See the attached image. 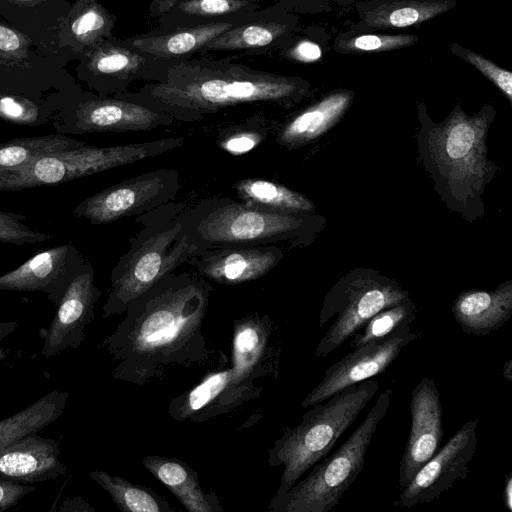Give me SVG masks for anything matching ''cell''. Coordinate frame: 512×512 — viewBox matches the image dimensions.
I'll use <instances>...</instances> for the list:
<instances>
[{
  "mask_svg": "<svg viewBox=\"0 0 512 512\" xmlns=\"http://www.w3.org/2000/svg\"><path fill=\"white\" fill-rule=\"evenodd\" d=\"M212 290L198 274L172 272L135 298L100 343L118 361L112 376L142 386L171 367L208 360L211 351L202 327Z\"/></svg>",
  "mask_w": 512,
  "mask_h": 512,
  "instance_id": "1",
  "label": "cell"
},
{
  "mask_svg": "<svg viewBox=\"0 0 512 512\" xmlns=\"http://www.w3.org/2000/svg\"><path fill=\"white\" fill-rule=\"evenodd\" d=\"M309 93L299 77L258 71L231 63L183 61L165 68L138 94L162 105L181 122L202 120L221 109L248 103L289 108Z\"/></svg>",
  "mask_w": 512,
  "mask_h": 512,
  "instance_id": "2",
  "label": "cell"
},
{
  "mask_svg": "<svg viewBox=\"0 0 512 512\" xmlns=\"http://www.w3.org/2000/svg\"><path fill=\"white\" fill-rule=\"evenodd\" d=\"M188 205L171 201L136 216L139 230L111 270L103 318L123 314L135 298L200 252L186 227Z\"/></svg>",
  "mask_w": 512,
  "mask_h": 512,
  "instance_id": "3",
  "label": "cell"
},
{
  "mask_svg": "<svg viewBox=\"0 0 512 512\" xmlns=\"http://www.w3.org/2000/svg\"><path fill=\"white\" fill-rule=\"evenodd\" d=\"M187 230L200 252L215 248L301 244L314 228L308 213H286L218 196L188 205Z\"/></svg>",
  "mask_w": 512,
  "mask_h": 512,
  "instance_id": "4",
  "label": "cell"
},
{
  "mask_svg": "<svg viewBox=\"0 0 512 512\" xmlns=\"http://www.w3.org/2000/svg\"><path fill=\"white\" fill-rule=\"evenodd\" d=\"M377 391L378 383L372 379L351 385L311 406L298 425L284 429L268 451L269 466H284L276 497L284 495L329 454Z\"/></svg>",
  "mask_w": 512,
  "mask_h": 512,
  "instance_id": "5",
  "label": "cell"
},
{
  "mask_svg": "<svg viewBox=\"0 0 512 512\" xmlns=\"http://www.w3.org/2000/svg\"><path fill=\"white\" fill-rule=\"evenodd\" d=\"M391 390L381 392L366 417L331 455L316 463L284 495L274 496L270 512H328L339 504L364 467L372 438L390 406Z\"/></svg>",
  "mask_w": 512,
  "mask_h": 512,
  "instance_id": "6",
  "label": "cell"
},
{
  "mask_svg": "<svg viewBox=\"0 0 512 512\" xmlns=\"http://www.w3.org/2000/svg\"><path fill=\"white\" fill-rule=\"evenodd\" d=\"M494 114L491 105L473 116L456 106L426 136L433 170L460 201L474 196L495 173L496 166L488 160L486 149L487 129Z\"/></svg>",
  "mask_w": 512,
  "mask_h": 512,
  "instance_id": "7",
  "label": "cell"
},
{
  "mask_svg": "<svg viewBox=\"0 0 512 512\" xmlns=\"http://www.w3.org/2000/svg\"><path fill=\"white\" fill-rule=\"evenodd\" d=\"M184 144V139L162 138L140 143L97 147L83 144L33 158L0 171V192L60 184L106 170L155 158Z\"/></svg>",
  "mask_w": 512,
  "mask_h": 512,
  "instance_id": "8",
  "label": "cell"
},
{
  "mask_svg": "<svg viewBox=\"0 0 512 512\" xmlns=\"http://www.w3.org/2000/svg\"><path fill=\"white\" fill-rule=\"evenodd\" d=\"M409 298L393 280L376 274H356L339 281L326 295L319 315L323 326L336 316L319 341L315 355L328 356L359 331L375 314Z\"/></svg>",
  "mask_w": 512,
  "mask_h": 512,
  "instance_id": "9",
  "label": "cell"
},
{
  "mask_svg": "<svg viewBox=\"0 0 512 512\" xmlns=\"http://www.w3.org/2000/svg\"><path fill=\"white\" fill-rule=\"evenodd\" d=\"M57 133L82 135L103 132H143L169 126L175 117L162 105L138 93L115 97H86L52 117Z\"/></svg>",
  "mask_w": 512,
  "mask_h": 512,
  "instance_id": "10",
  "label": "cell"
},
{
  "mask_svg": "<svg viewBox=\"0 0 512 512\" xmlns=\"http://www.w3.org/2000/svg\"><path fill=\"white\" fill-rule=\"evenodd\" d=\"M181 188L178 170H151L89 196L73 209L72 214L93 225L108 224L174 201Z\"/></svg>",
  "mask_w": 512,
  "mask_h": 512,
  "instance_id": "11",
  "label": "cell"
},
{
  "mask_svg": "<svg viewBox=\"0 0 512 512\" xmlns=\"http://www.w3.org/2000/svg\"><path fill=\"white\" fill-rule=\"evenodd\" d=\"M478 419L463 424L414 475L402 489L398 504L413 507L429 503L450 490L458 480H465L476 446Z\"/></svg>",
  "mask_w": 512,
  "mask_h": 512,
  "instance_id": "12",
  "label": "cell"
},
{
  "mask_svg": "<svg viewBox=\"0 0 512 512\" xmlns=\"http://www.w3.org/2000/svg\"><path fill=\"white\" fill-rule=\"evenodd\" d=\"M417 337L410 328H406L389 338L355 348L326 369L323 379L303 399L302 406L309 408L351 385L383 374L402 349Z\"/></svg>",
  "mask_w": 512,
  "mask_h": 512,
  "instance_id": "13",
  "label": "cell"
},
{
  "mask_svg": "<svg viewBox=\"0 0 512 512\" xmlns=\"http://www.w3.org/2000/svg\"><path fill=\"white\" fill-rule=\"evenodd\" d=\"M87 262L73 243L41 250L17 268L0 275V291L42 292L57 306L70 282Z\"/></svg>",
  "mask_w": 512,
  "mask_h": 512,
  "instance_id": "14",
  "label": "cell"
},
{
  "mask_svg": "<svg viewBox=\"0 0 512 512\" xmlns=\"http://www.w3.org/2000/svg\"><path fill=\"white\" fill-rule=\"evenodd\" d=\"M102 290L95 284V269L88 260L70 282L44 334L41 349L49 358L68 348L77 349L85 340V328L95 317Z\"/></svg>",
  "mask_w": 512,
  "mask_h": 512,
  "instance_id": "15",
  "label": "cell"
},
{
  "mask_svg": "<svg viewBox=\"0 0 512 512\" xmlns=\"http://www.w3.org/2000/svg\"><path fill=\"white\" fill-rule=\"evenodd\" d=\"M410 415L409 436L399 467L398 483L401 490L435 455L443 438V408L440 392L432 378H422L412 389Z\"/></svg>",
  "mask_w": 512,
  "mask_h": 512,
  "instance_id": "16",
  "label": "cell"
},
{
  "mask_svg": "<svg viewBox=\"0 0 512 512\" xmlns=\"http://www.w3.org/2000/svg\"><path fill=\"white\" fill-rule=\"evenodd\" d=\"M278 245H261L203 250L186 263L209 282L239 285L268 274L282 260Z\"/></svg>",
  "mask_w": 512,
  "mask_h": 512,
  "instance_id": "17",
  "label": "cell"
},
{
  "mask_svg": "<svg viewBox=\"0 0 512 512\" xmlns=\"http://www.w3.org/2000/svg\"><path fill=\"white\" fill-rule=\"evenodd\" d=\"M56 439L32 433L0 448V474L19 484L54 480L66 474Z\"/></svg>",
  "mask_w": 512,
  "mask_h": 512,
  "instance_id": "18",
  "label": "cell"
},
{
  "mask_svg": "<svg viewBox=\"0 0 512 512\" xmlns=\"http://www.w3.org/2000/svg\"><path fill=\"white\" fill-rule=\"evenodd\" d=\"M457 4V0H368L357 3L359 22L351 31L388 30L422 24Z\"/></svg>",
  "mask_w": 512,
  "mask_h": 512,
  "instance_id": "19",
  "label": "cell"
},
{
  "mask_svg": "<svg viewBox=\"0 0 512 512\" xmlns=\"http://www.w3.org/2000/svg\"><path fill=\"white\" fill-rule=\"evenodd\" d=\"M452 314L468 335L486 336L500 329L512 316V282L492 291L461 292L452 304Z\"/></svg>",
  "mask_w": 512,
  "mask_h": 512,
  "instance_id": "20",
  "label": "cell"
},
{
  "mask_svg": "<svg viewBox=\"0 0 512 512\" xmlns=\"http://www.w3.org/2000/svg\"><path fill=\"white\" fill-rule=\"evenodd\" d=\"M353 98L354 92L347 89L327 94L286 122L277 132L276 143L292 149L316 140L341 119Z\"/></svg>",
  "mask_w": 512,
  "mask_h": 512,
  "instance_id": "21",
  "label": "cell"
},
{
  "mask_svg": "<svg viewBox=\"0 0 512 512\" xmlns=\"http://www.w3.org/2000/svg\"><path fill=\"white\" fill-rule=\"evenodd\" d=\"M143 466L161 482L189 512H224L214 492L202 490L197 471L176 458L146 455Z\"/></svg>",
  "mask_w": 512,
  "mask_h": 512,
  "instance_id": "22",
  "label": "cell"
},
{
  "mask_svg": "<svg viewBox=\"0 0 512 512\" xmlns=\"http://www.w3.org/2000/svg\"><path fill=\"white\" fill-rule=\"evenodd\" d=\"M230 22H211L179 29L177 31L150 37H139L128 41V47L153 58H175L188 55L228 31Z\"/></svg>",
  "mask_w": 512,
  "mask_h": 512,
  "instance_id": "23",
  "label": "cell"
},
{
  "mask_svg": "<svg viewBox=\"0 0 512 512\" xmlns=\"http://www.w3.org/2000/svg\"><path fill=\"white\" fill-rule=\"evenodd\" d=\"M68 397L67 391L54 390L21 411L1 419L0 448L55 422L63 414Z\"/></svg>",
  "mask_w": 512,
  "mask_h": 512,
  "instance_id": "24",
  "label": "cell"
},
{
  "mask_svg": "<svg viewBox=\"0 0 512 512\" xmlns=\"http://www.w3.org/2000/svg\"><path fill=\"white\" fill-rule=\"evenodd\" d=\"M232 189L240 202L286 213H312L314 203L305 195L264 178H244Z\"/></svg>",
  "mask_w": 512,
  "mask_h": 512,
  "instance_id": "25",
  "label": "cell"
},
{
  "mask_svg": "<svg viewBox=\"0 0 512 512\" xmlns=\"http://www.w3.org/2000/svg\"><path fill=\"white\" fill-rule=\"evenodd\" d=\"M89 476L112 498L123 512H174L171 505L149 487L136 485L102 470H93Z\"/></svg>",
  "mask_w": 512,
  "mask_h": 512,
  "instance_id": "26",
  "label": "cell"
},
{
  "mask_svg": "<svg viewBox=\"0 0 512 512\" xmlns=\"http://www.w3.org/2000/svg\"><path fill=\"white\" fill-rule=\"evenodd\" d=\"M81 140L56 133L37 137L15 138L0 144V171L25 164L38 156L78 147Z\"/></svg>",
  "mask_w": 512,
  "mask_h": 512,
  "instance_id": "27",
  "label": "cell"
},
{
  "mask_svg": "<svg viewBox=\"0 0 512 512\" xmlns=\"http://www.w3.org/2000/svg\"><path fill=\"white\" fill-rule=\"evenodd\" d=\"M415 318L416 305L410 298H407L403 302L375 314L359 331L353 334L350 345L355 349L371 341L389 338L403 329L410 328Z\"/></svg>",
  "mask_w": 512,
  "mask_h": 512,
  "instance_id": "28",
  "label": "cell"
},
{
  "mask_svg": "<svg viewBox=\"0 0 512 512\" xmlns=\"http://www.w3.org/2000/svg\"><path fill=\"white\" fill-rule=\"evenodd\" d=\"M148 56L130 47L110 46L95 55L93 66L98 74L115 78L121 93L127 83L142 76Z\"/></svg>",
  "mask_w": 512,
  "mask_h": 512,
  "instance_id": "29",
  "label": "cell"
},
{
  "mask_svg": "<svg viewBox=\"0 0 512 512\" xmlns=\"http://www.w3.org/2000/svg\"><path fill=\"white\" fill-rule=\"evenodd\" d=\"M288 26L277 22H255L231 28L209 41V50H241L269 45L287 32Z\"/></svg>",
  "mask_w": 512,
  "mask_h": 512,
  "instance_id": "30",
  "label": "cell"
},
{
  "mask_svg": "<svg viewBox=\"0 0 512 512\" xmlns=\"http://www.w3.org/2000/svg\"><path fill=\"white\" fill-rule=\"evenodd\" d=\"M412 34H381L348 31L336 37L333 49L339 54L382 53L408 48L417 43Z\"/></svg>",
  "mask_w": 512,
  "mask_h": 512,
  "instance_id": "31",
  "label": "cell"
},
{
  "mask_svg": "<svg viewBox=\"0 0 512 512\" xmlns=\"http://www.w3.org/2000/svg\"><path fill=\"white\" fill-rule=\"evenodd\" d=\"M52 112L35 102L11 95L0 96V119L25 126L44 125L52 120Z\"/></svg>",
  "mask_w": 512,
  "mask_h": 512,
  "instance_id": "32",
  "label": "cell"
},
{
  "mask_svg": "<svg viewBox=\"0 0 512 512\" xmlns=\"http://www.w3.org/2000/svg\"><path fill=\"white\" fill-rule=\"evenodd\" d=\"M449 50L474 66L506 96L510 103H512V73L509 70L498 66L485 56L463 47L458 43H451Z\"/></svg>",
  "mask_w": 512,
  "mask_h": 512,
  "instance_id": "33",
  "label": "cell"
},
{
  "mask_svg": "<svg viewBox=\"0 0 512 512\" xmlns=\"http://www.w3.org/2000/svg\"><path fill=\"white\" fill-rule=\"evenodd\" d=\"M268 130L264 124H244L226 129L218 139L220 149L232 155L245 154L267 138Z\"/></svg>",
  "mask_w": 512,
  "mask_h": 512,
  "instance_id": "34",
  "label": "cell"
},
{
  "mask_svg": "<svg viewBox=\"0 0 512 512\" xmlns=\"http://www.w3.org/2000/svg\"><path fill=\"white\" fill-rule=\"evenodd\" d=\"M24 219L25 216L22 214L0 211V242L21 246L44 242L51 238L50 235L24 224Z\"/></svg>",
  "mask_w": 512,
  "mask_h": 512,
  "instance_id": "35",
  "label": "cell"
},
{
  "mask_svg": "<svg viewBox=\"0 0 512 512\" xmlns=\"http://www.w3.org/2000/svg\"><path fill=\"white\" fill-rule=\"evenodd\" d=\"M247 5L243 0H188L182 2L180 10L188 15L220 16L243 9Z\"/></svg>",
  "mask_w": 512,
  "mask_h": 512,
  "instance_id": "36",
  "label": "cell"
},
{
  "mask_svg": "<svg viewBox=\"0 0 512 512\" xmlns=\"http://www.w3.org/2000/svg\"><path fill=\"white\" fill-rule=\"evenodd\" d=\"M110 26L108 15L99 6H92L82 13L71 26L72 32L79 37H97Z\"/></svg>",
  "mask_w": 512,
  "mask_h": 512,
  "instance_id": "37",
  "label": "cell"
},
{
  "mask_svg": "<svg viewBox=\"0 0 512 512\" xmlns=\"http://www.w3.org/2000/svg\"><path fill=\"white\" fill-rule=\"evenodd\" d=\"M36 490L31 484H19L0 474V512L16 506L28 494Z\"/></svg>",
  "mask_w": 512,
  "mask_h": 512,
  "instance_id": "38",
  "label": "cell"
},
{
  "mask_svg": "<svg viewBox=\"0 0 512 512\" xmlns=\"http://www.w3.org/2000/svg\"><path fill=\"white\" fill-rule=\"evenodd\" d=\"M322 55L320 47L311 41L304 40L293 49L292 56L302 62H314Z\"/></svg>",
  "mask_w": 512,
  "mask_h": 512,
  "instance_id": "39",
  "label": "cell"
},
{
  "mask_svg": "<svg viewBox=\"0 0 512 512\" xmlns=\"http://www.w3.org/2000/svg\"><path fill=\"white\" fill-rule=\"evenodd\" d=\"M56 510L60 512L95 511V509L80 496L66 499Z\"/></svg>",
  "mask_w": 512,
  "mask_h": 512,
  "instance_id": "40",
  "label": "cell"
},
{
  "mask_svg": "<svg viewBox=\"0 0 512 512\" xmlns=\"http://www.w3.org/2000/svg\"><path fill=\"white\" fill-rule=\"evenodd\" d=\"M20 45L19 38L12 30L0 26V49L3 51H14Z\"/></svg>",
  "mask_w": 512,
  "mask_h": 512,
  "instance_id": "41",
  "label": "cell"
},
{
  "mask_svg": "<svg viewBox=\"0 0 512 512\" xmlns=\"http://www.w3.org/2000/svg\"><path fill=\"white\" fill-rule=\"evenodd\" d=\"M18 326L19 323L16 321L0 322V361L6 359L8 355L7 351L2 346L3 340L14 332Z\"/></svg>",
  "mask_w": 512,
  "mask_h": 512,
  "instance_id": "42",
  "label": "cell"
},
{
  "mask_svg": "<svg viewBox=\"0 0 512 512\" xmlns=\"http://www.w3.org/2000/svg\"><path fill=\"white\" fill-rule=\"evenodd\" d=\"M503 501L509 511H512V474L506 475V482L503 492Z\"/></svg>",
  "mask_w": 512,
  "mask_h": 512,
  "instance_id": "43",
  "label": "cell"
},
{
  "mask_svg": "<svg viewBox=\"0 0 512 512\" xmlns=\"http://www.w3.org/2000/svg\"><path fill=\"white\" fill-rule=\"evenodd\" d=\"M512 360H507L502 369V376L504 379H506L508 382L512 381Z\"/></svg>",
  "mask_w": 512,
  "mask_h": 512,
  "instance_id": "44",
  "label": "cell"
}]
</instances>
